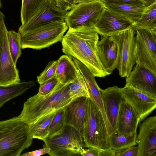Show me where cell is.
I'll return each instance as SVG.
<instances>
[{
    "mask_svg": "<svg viewBox=\"0 0 156 156\" xmlns=\"http://www.w3.org/2000/svg\"><path fill=\"white\" fill-rule=\"evenodd\" d=\"M68 28L61 41L62 52L81 62L95 77L110 75L98 58L96 45L99 36L95 30L84 27Z\"/></svg>",
    "mask_w": 156,
    "mask_h": 156,
    "instance_id": "1",
    "label": "cell"
},
{
    "mask_svg": "<svg viewBox=\"0 0 156 156\" xmlns=\"http://www.w3.org/2000/svg\"><path fill=\"white\" fill-rule=\"evenodd\" d=\"M69 83H60L46 95L39 96L36 94L30 97L24 102L22 110L18 117L30 125L44 116L65 108L75 99L68 94Z\"/></svg>",
    "mask_w": 156,
    "mask_h": 156,
    "instance_id": "2",
    "label": "cell"
},
{
    "mask_svg": "<svg viewBox=\"0 0 156 156\" xmlns=\"http://www.w3.org/2000/svg\"><path fill=\"white\" fill-rule=\"evenodd\" d=\"M33 139L29 126L18 116L0 121V156H19Z\"/></svg>",
    "mask_w": 156,
    "mask_h": 156,
    "instance_id": "3",
    "label": "cell"
},
{
    "mask_svg": "<svg viewBox=\"0 0 156 156\" xmlns=\"http://www.w3.org/2000/svg\"><path fill=\"white\" fill-rule=\"evenodd\" d=\"M82 136L85 147H110L109 135L101 112L90 97L87 98L86 121Z\"/></svg>",
    "mask_w": 156,
    "mask_h": 156,
    "instance_id": "4",
    "label": "cell"
},
{
    "mask_svg": "<svg viewBox=\"0 0 156 156\" xmlns=\"http://www.w3.org/2000/svg\"><path fill=\"white\" fill-rule=\"evenodd\" d=\"M68 29L64 19L50 22L20 35L22 49L36 50L48 48L61 41Z\"/></svg>",
    "mask_w": 156,
    "mask_h": 156,
    "instance_id": "5",
    "label": "cell"
},
{
    "mask_svg": "<svg viewBox=\"0 0 156 156\" xmlns=\"http://www.w3.org/2000/svg\"><path fill=\"white\" fill-rule=\"evenodd\" d=\"M43 141L44 147L50 148L48 154L51 156L80 155V151L85 147L81 134L74 127L68 125L61 134L47 137Z\"/></svg>",
    "mask_w": 156,
    "mask_h": 156,
    "instance_id": "6",
    "label": "cell"
},
{
    "mask_svg": "<svg viewBox=\"0 0 156 156\" xmlns=\"http://www.w3.org/2000/svg\"><path fill=\"white\" fill-rule=\"evenodd\" d=\"M135 31L130 28L109 36L117 45L118 58L116 68L121 77L128 76L136 63Z\"/></svg>",
    "mask_w": 156,
    "mask_h": 156,
    "instance_id": "7",
    "label": "cell"
},
{
    "mask_svg": "<svg viewBox=\"0 0 156 156\" xmlns=\"http://www.w3.org/2000/svg\"><path fill=\"white\" fill-rule=\"evenodd\" d=\"M105 8L100 0L79 3L66 13L64 20L68 28L84 27L94 29Z\"/></svg>",
    "mask_w": 156,
    "mask_h": 156,
    "instance_id": "8",
    "label": "cell"
},
{
    "mask_svg": "<svg viewBox=\"0 0 156 156\" xmlns=\"http://www.w3.org/2000/svg\"><path fill=\"white\" fill-rule=\"evenodd\" d=\"M135 31L136 63L156 75V31L140 29Z\"/></svg>",
    "mask_w": 156,
    "mask_h": 156,
    "instance_id": "9",
    "label": "cell"
},
{
    "mask_svg": "<svg viewBox=\"0 0 156 156\" xmlns=\"http://www.w3.org/2000/svg\"><path fill=\"white\" fill-rule=\"evenodd\" d=\"M125 100L138 115L140 122L144 120L156 108V98L135 89L128 84L121 88Z\"/></svg>",
    "mask_w": 156,
    "mask_h": 156,
    "instance_id": "10",
    "label": "cell"
},
{
    "mask_svg": "<svg viewBox=\"0 0 156 156\" xmlns=\"http://www.w3.org/2000/svg\"><path fill=\"white\" fill-rule=\"evenodd\" d=\"M137 156H156V116L148 118L139 125L136 137Z\"/></svg>",
    "mask_w": 156,
    "mask_h": 156,
    "instance_id": "11",
    "label": "cell"
},
{
    "mask_svg": "<svg viewBox=\"0 0 156 156\" xmlns=\"http://www.w3.org/2000/svg\"><path fill=\"white\" fill-rule=\"evenodd\" d=\"M126 83L156 98V75L143 66L136 64L126 77Z\"/></svg>",
    "mask_w": 156,
    "mask_h": 156,
    "instance_id": "12",
    "label": "cell"
},
{
    "mask_svg": "<svg viewBox=\"0 0 156 156\" xmlns=\"http://www.w3.org/2000/svg\"><path fill=\"white\" fill-rule=\"evenodd\" d=\"M8 31L6 29L4 32L0 51V85L4 86L20 82L18 70L9 51Z\"/></svg>",
    "mask_w": 156,
    "mask_h": 156,
    "instance_id": "13",
    "label": "cell"
},
{
    "mask_svg": "<svg viewBox=\"0 0 156 156\" xmlns=\"http://www.w3.org/2000/svg\"><path fill=\"white\" fill-rule=\"evenodd\" d=\"M134 23L118 16L105 8L94 25L95 31L100 35L110 36L132 28Z\"/></svg>",
    "mask_w": 156,
    "mask_h": 156,
    "instance_id": "14",
    "label": "cell"
},
{
    "mask_svg": "<svg viewBox=\"0 0 156 156\" xmlns=\"http://www.w3.org/2000/svg\"><path fill=\"white\" fill-rule=\"evenodd\" d=\"M99 90L107 119L115 132L120 105L125 100L121 88L115 86L105 89L100 88Z\"/></svg>",
    "mask_w": 156,
    "mask_h": 156,
    "instance_id": "15",
    "label": "cell"
},
{
    "mask_svg": "<svg viewBox=\"0 0 156 156\" xmlns=\"http://www.w3.org/2000/svg\"><path fill=\"white\" fill-rule=\"evenodd\" d=\"M140 118L132 107L125 100L121 103L117 117L116 131L126 136L137 133Z\"/></svg>",
    "mask_w": 156,
    "mask_h": 156,
    "instance_id": "16",
    "label": "cell"
},
{
    "mask_svg": "<svg viewBox=\"0 0 156 156\" xmlns=\"http://www.w3.org/2000/svg\"><path fill=\"white\" fill-rule=\"evenodd\" d=\"M87 98L80 97L70 102L65 108L66 125L74 127L82 135L87 112Z\"/></svg>",
    "mask_w": 156,
    "mask_h": 156,
    "instance_id": "17",
    "label": "cell"
},
{
    "mask_svg": "<svg viewBox=\"0 0 156 156\" xmlns=\"http://www.w3.org/2000/svg\"><path fill=\"white\" fill-rule=\"evenodd\" d=\"M96 45L98 55L105 69L111 74L116 68L118 48L115 41L109 36L101 35Z\"/></svg>",
    "mask_w": 156,
    "mask_h": 156,
    "instance_id": "18",
    "label": "cell"
},
{
    "mask_svg": "<svg viewBox=\"0 0 156 156\" xmlns=\"http://www.w3.org/2000/svg\"><path fill=\"white\" fill-rule=\"evenodd\" d=\"M65 15L53 10L49 2L26 23L21 25L19 28L18 33L21 35L52 21L64 19Z\"/></svg>",
    "mask_w": 156,
    "mask_h": 156,
    "instance_id": "19",
    "label": "cell"
},
{
    "mask_svg": "<svg viewBox=\"0 0 156 156\" xmlns=\"http://www.w3.org/2000/svg\"><path fill=\"white\" fill-rule=\"evenodd\" d=\"M57 62L55 77L62 84L69 83L73 81L77 76L78 70L72 57L63 55Z\"/></svg>",
    "mask_w": 156,
    "mask_h": 156,
    "instance_id": "20",
    "label": "cell"
},
{
    "mask_svg": "<svg viewBox=\"0 0 156 156\" xmlns=\"http://www.w3.org/2000/svg\"><path fill=\"white\" fill-rule=\"evenodd\" d=\"M103 3L105 7L108 10L134 24L141 17L147 7L125 4Z\"/></svg>",
    "mask_w": 156,
    "mask_h": 156,
    "instance_id": "21",
    "label": "cell"
},
{
    "mask_svg": "<svg viewBox=\"0 0 156 156\" xmlns=\"http://www.w3.org/2000/svg\"><path fill=\"white\" fill-rule=\"evenodd\" d=\"M35 84L34 81L12 84L8 86L0 85V108L7 102L25 93Z\"/></svg>",
    "mask_w": 156,
    "mask_h": 156,
    "instance_id": "22",
    "label": "cell"
},
{
    "mask_svg": "<svg viewBox=\"0 0 156 156\" xmlns=\"http://www.w3.org/2000/svg\"><path fill=\"white\" fill-rule=\"evenodd\" d=\"M132 28L135 31L140 29L156 31V2L146 7Z\"/></svg>",
    "mask_w": 156,
    "mask_h": 156,
    "instance_id": "23",
    "label": "cell"
},
{
    "mask_svg": "<svg viewBox=\"0 0 156 156\" xmlns=\"http://www.w3.org/2000/svg\"><path fill=\"white\" fill-rule=\"evenodd\" d=\"M49 2V0H22L20 12L22 25L26 23Z\"/></svg>",
    "mask_w": 156,
    "mask_h": 156,
    "instance_id": "24",
    "label": "cell"
},
{
    "mask_svg": "<svg viewBox=\"0 0 156 156\" xmlns=\"http://www.w3.org/2000/svg\"><path fill=\"white\" fill-rule=\"evenodd\" d=\"M55 112L44 116L29 126L30 133L33 138L43 140L47 137L50 123Z\"/></svg>",
    "mask_w": 156,
    "mask_h": 156,
    "instance_id": "25",
    "label": "cell"
},
{
    "mask_svg": "<svg viewBox=\"0 0 156 156\" xmlns=\"http://www.w3.org/2000/svg\"><path fill=\"white\" fill-rule=\"evenodd\" d=\"M137 133L133 135L126 136L115 131L109 136L110 147L115 151L121 150L136 145Z\"/></svg>",
    "mask_w": 156,
    "mask_h": 156,
    "instance_id": "26",
    "label": "cell"
},
{
    "mask_svg": "<svg viewBox=\"0 0 156 156\" xmlns=\"http://www.w3.org/2000/svg\"><path fill=\"white\" fill-rule=\"evenodd\" d=\"M68 91L70 96L74 99L80 97H90L85 80L79 70L76 79L69 83Z\"/></svg>",
    "mask_w": 156,
    "mask_h": 156,
    "instance_id": "27",
    "label": "cell"
},
{
    "mask_svg": "<svg viewBox=\"0 0 156 156\" xmlns=\"http://www.w3.org/2000/svg\"><path fill=\"white\" fill-rule=\"evenodd\" d=\"M66 126L65 108L55 113L49 126L47 137H51L61 134Z\"/></svg>",
    "mask_w": 156,
    "mask_h": 156,
    "instance_id": "28",
    "label": "cell"
},
{
    "mask_svg": "<svg viewBox=\"0 0 156 156\" xmlns=\"http://www.w3.org/2000/svg\"><path fill=\"white\" fill-rule=\"evenodd\" d=\"M7 40L11 55L16 65L18 59L22 53V46L20 34L13 30L8 31Z\"/></svg>",
    "mask_w": 156,
    "mask_h": 156,
    "instance_id": "29",
    "label": "cell"
},
{
    "mask_svg": "<svg viewBox=\"0 0 156 156\" xmlns=\"http://www.w3.org/2000/svg\"><path fill=\"white\" fill-rule=\"evenodd\" d=\"M52 9L55 12L66 15L79 3L77 0H49Z\"/></svg>",
    "mask_w": 156,
    "mask_h": 156,
    "instance_id": "30",
    "label": "cell"
},
{
    "mask_svg": "<svg viewBox=\"0 0 156 156\" xmlns=\"http://www.w3.org/2000/svg\"><path fill=\"white\" fill-rule=\"evenodd\" d=\"M57 60L50 62L44 71L37 76V80L41 84L55 76Z\"/></svg>",
    "mask_w": 156,
    "mask_h": 156,
    "instance_id": "31",
    "label": "cell"
},
{
    "mask_svg": "<svg viewBox=\"0 0 156 156\" xmlns=\"http://www.w3.org/2000/svg\"><path fill=\"white\" fill-rule=\"evenodd\" d=\"M60 83L55 77L51 78L40 84L38 93L39 96L46 95L52 91Z\"/></svg>",
    "mask_w": 156,
    "mask_h": 156,
    "instance_id": "32",
    "label": "cell"
},
{
    "mask_svg": "<svg viewBox=\"0 0 156 156\" xmlns=\"http://www.w3.org/2000/svg\"><path fill=\"white\" fill-rule=\"evenodd\" d=\"M103 2L114 4H125L136 6L146 7L141 0H100Z\"/></svg>",
    "mask_w": 156,
    "mask_h": 156,
    "instance_id": "33",
    "label": "cell"
},
{
    "mask_svg": "<svg viewBox=\"0 0 156 156\" xmlns=\"http://www.w3.org/2000/svg\"><path fill=\"white\" fill-rule=\"evenodd\" d=\"M134 146L126 149L116 151L115 156H137L138 151V147Z\"/></svg>",
    "mask_w": 156,
    "mask_h": 156,
    "instance_id": "34",
    "label": "cell"
},
{
    "mask_svg": "<svg viewBox=\"0 0 156 156\" xmlns=\"http://www.w3.org/2000/svg\"><path fill=\"white\" fill-rule=\"evenodd\" d=\"M51 151L48 147H44L43 148L31 152H27L20 156H39L48 153Z\"/></svg>",
    "mask_w": 156,
    "mask_h": 156,
    "instance_id": "35",
    "label": "cell"
},
{
    "mask_svg": "<svg viewBox=\"0 0 156 156\" xmlns=\"http://www.w3.org/2000/svg\"><path fill=\"white\" fill-rule=\"evenodd\" d=\"M5 16L0 11V51L1 48L4 32L7 29L5 23Z\"/></svg>",
    "mask_w": 156,
    "mask_h": 156,
    "instance_id": "36",
    "label": "cell"
},
{
    "mask_svg": "<svg viewBox=\"0 0 156 156\" xmlns=\"http://www.w3.org/2000/svg\"><path fill=\"white\" fill-rule=\"evenodd\" d=\"M98 149L94 147L83 148L80 153V155L82 156H98Z\"/></svg>",
    "mask_w": 156,
    "mask_h": 156,
    "instance_id": "37",
    "label": "cell"
},
{
    "mask_svg": "<svg viewBox=\"0 0 156 156\" xmlns=\"http://www.w3.org/2000/svg\"><path fill=\"white\" fill-rule=\"evenodd\" d=\"M116 151L110 147L103 149H98V156H115Z\"/></svg>",
    "mask_w": 156,
    "mask_h": 156,
    "instance_id": "38",
    "label": "cell"
},
{
    "mask_svg": "<svg viewBox=\"0 0 156 156\" xmlns=\"http://www.w3.org/2000/svg\"><path fill=\"white\" fill-rule=\"evenodd\" d=\"M144 2L146 7L156 2V0H141Z\"/></svg>",
    "mask_w": 156,
    "mask_h": 156,
    "instance_id": "39",
    "label": "cell"
},
{
    "mask_svg": "<svg viewBox=\"0 0 156 156\" xmlns=\"http://www.w3.org/2000/svg\"><path fill=\"white\" fill-rule=\"evenodd\" d=\"M78 3L84 2H90L93 0H77Z\"/></svg>",
    "mask_w": 156,
    "mask_h": 156,
    "instance_id": "40",
    "label": "cell"
},
{
    "mask_svg": "<svg viewBox=\"0 0 156 156\" xmlns=\"http://www.w3.org/2000/svg\"><path fill=\"white\" fill-rule=\"evenodd\" d=\"M2 6V4L1 0H0V8H1Z\"/></svg>",
    "mask_w": 156,
    "mask_h": 156,
    "instance_id": "41",
    "label": "cell"
}]
</instances>
